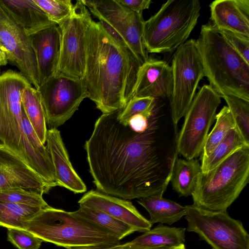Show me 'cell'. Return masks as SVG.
Listing matches in <instances>:
<instances>
[{
    "label": "cell",
    "instance_id": "1",
    "mask_svg": "<svg viewBox=\"0 0 249 249\" xmlns=\"http://www.w3.org/2000/svg\"><path fill=\"white\" fill-rule=\"evenodd\" d=\"M119 109L103 113L85 142L93 182L99 191L124 199L162 196L178 159L177 147H168L158 135L154 112L147 128L136 132L119 122Z\"/></svg>",
    "mask_w": 249,
    "mask_h": 249
},
{
    "label": "cell",
    "instance_id": "2",
    "mask_svg": "<svg viewBox=\"0 0 249 249\" xmlns=\"http://www.w3.org/2000/svg\"><path fill=\"white\" fill-rule=\"evenodd\" d=\"M85 54L83 80L89 98L103 113L124 108L133 97L142 64L93 20L86 34Z\"/></svg>",
    "mask_w": 249,
    "mask_h": 249
},
{
    "label": "cell",
    "instance_id": "3",
    "mask_svg": "<svg viewBox=\"0 0 249 249\" xmlns=\"http://www.w3.org/2000/svg\"><path fill=\"white\" fill-rule=\"evenodd\" d=\"M196 42L209 85L221 98L231 95L249 102V63L212 23L201 26Z\"/></svg>",
    "mask_w": 249,
    "mask_h": 249
},
{
    "label": "cell",
    "instance_id": "4",
    "mask_svg": "<svg viewBox=\"0 0 249 249\" xmlns=\"http://www.w3.org/2000/svg\"><path fill=\"white\" fill-rule=\"evenodd\" d=\"M24 230L43 241L68 249L78 246H116L114 235L73 213L49 206L23 224Z\"/></svg>",
    "mask_w": 249,
    "mask_h": 249
},
{
    "label": "cell",
    "instance_id": "5",
    "mask_svg": "<svg viewBox=\"0 0 249 249\" xmlns=\"http://www.w3.org/2000/svg\"><path fill=\"white\" fill-rule=\"evenodd\" d=\"M249 147L240 148L212 170L198 176L192 192L193 205L226 212L249 182Z\"/></svg>",
    "mask_w": 249,
    "mask_h": 249
},
{
    "label": "cell",
    "instance_id": "6",
    "mask_svg": "<svg viewBox=\"0 0 249 249\" xmlns=\"http://www.w3.org/2000/svg\"><path fill=\"white\" fill-rule=\"evenodd\" d=\"M198 0H168L144 21L143 41L149 53H172L185 43L196 25Z\"/></svg>",
    "mask_w": 249,
    "mask_h": 249
},
{
    "label": "cell",
    "instance_id": "7",
    "mask_svg": "<svg viewBox=\"0 0 249 249\" xmlns=\"http://www.w3.org/2000/svg\"><path fill=\"white\" fill-rule=\"evenodd\" d=\"M29 84L16 71L9 70L0 73V143L25 162V151L30 142L22 126L21 93Z\"/></svg>",
    "mask_w": 249,
    "mask_h": 249
},
{
    "label": "cell",
    "instance_id": "8",
    "mask_svg": "<svg viewBox=\"0 0 249 249\" xmlns=\"http://www.w3.org/2000/svg\"><path fill=\"white\" fill-rule=\"evenodd\" d=\"M187 231L196 233L212 249H249V235L242 223L226 212L185 206Z\"/></svg>",
    "mask_w": 249,
    "mask_h": 249
},
{
    "label": "cell",
    "instance_id": "9",
    "mask_svg": "<svg viewBox=\"0 0 249 249\" xmlns=\"http://www.w3.org/2000/svg\"><path fill=\"white\" fill-rule=\"evenodd\" d=\"M220 103L221 97L209 85L199 89L184 115L177 141L178 154L191 160L201 153Z\"/></svg>",
    "mask_w": 249,
    "mask_h": 249
},
{
    "label": "cell",
    "instance_id": "10",
    "mask_svg": "<svg viewBox=\"0 0 249 249\" xmlns=\"http://www.w3.org/2000/svg\"><path fill=\"white\" fill-rule=\"evenodd\" d=\"M172 69L173 90L170 98L172 120L175 124L185 115L204 70L196 40L191 39L178 47L174 54Z\"/></svg>",
    "mask_w": 249,
    "mask_h": 249
},
{
    "label": "cell",
    "instance_id": "11",
    "mask_svg": "<svg viewBox=\"0 0 249 249\" xmlns=\"http://www.w3.org/2000/svg\"><path fill=\"white\" fill-rule=\"evenodd\" d=\"M93 20L82 0L74 5L71 17L58 26L61 34L59 64L55 74L83 79L86 64L85 37Z\"/></svg>",
    "mask_w": 249,
    "mask_h": 249
},
{
    "label": "cell",
    "instance_id": "12",
    "mask_svg": "<svg viewBox=\"0 0 249 249\" xmlns=\"http://www.w3.org/2000/svg\"><path fill=\"white\" fill-rule=\"evenodd\" d=\"M43 106L46 124L50 128L64 124L86 98L89 97L83 79L54 74L38 89Z\"/></svg>",
    "mask_w": 249,
    "mask_h": 249
},
{
    "label": "cell",
    "instance_id": "13",
    "mask_svg": "<svg viewBox=\"0 0 249 249\" xmlns=\"http://www.w3.org/2000/svg\"><path fill=\"white\" fill-rule=\"evenodd\" d=\"M91 13L107 22L124 39L134 55L142 65L148 58L143 41L144 20L117 0H82Z\"/></svg>",
    "mask_w": 249,
    "mask_h": 249
},
{
    "label": "cell",
    "instance_id": "14",
    "mask_svg": "<svg viewBox=\"0 0 249 249\" xmlns=\"http://www.w3.org/2000/svg\"><path fill=\"white\" fill-rule=\"evenodd\" d=\"M0 49L8 62L38 89L39 86L36 55L30 36L0 3Z\"/></svg>",
    "mask_w": 249,
    "mask_h": 249
},
{
    "label": "cell",
    "instance_id": "15",
    "mask_svg": "<svg viewBox=\"0 0 249 249\" xmlns=\"http://www.w3.org/2000/svg\"><path fill=\"white\" fill-rule=\"evenodd\" d=\"M53 187L21 158L0 143V191L20 189L43 195Z\"/></svg>",
    "mask_w": 249,
    "mask_h": 249
},
{
    "label": "cell",
    "instance_id": "16",
    "mask_svg": "<svg viewBox=\"0 0 249 249\" xmlns=\"http://www.w3.org/2000/svg\"><path fill=\"white\" fill-rule=\"evenodd\" d=\"M78 202L79 206L99 210L110 215L131 226L136 231L145 232L150 230L152 226L130 201L100 191H89Z\"/></svg>",
    "mask_w": 249,
    "mask_h": 249
},
{
    "label": "cell",
    "instance_id": "17",
    "mask_svg": "<svg viewBox=\"0 0 249 249\" xmlns=\"http://www.w3.org/2000/svg\"><path fill=\"white\" fill-rule=\"evenodd\" d=\"M173 82L171 66L165 61L148 57L139 70L133 97L170 98Z\"/></svg>",
    "mask_w": 249,
    "mask_h": 249
},
{
    "label": "cell",
    "instance_id": "18",
    "mask_svg": "<svg viewBox=\"0 0 249 249\" xmlns=\"http://www.w3.org/2000/svg\"><path fill=\"white\" fill-rule=\"evenodd\" d=\"M30 37L36 55L40 86L56 72L61 51V31L57 25H54Z\"/></svg>",
    "mask_w": 249,
    "mask_h": 249
},
{
    "label": "cell",
    "instance_id": "19",
    "mask_svg": "<svg viewBox=\"0 0 249 249\" xmlns=\"http://www.w3.org/2000/svg\"><path fill=\"white\" fill-rule=\"evenodd\" d=\"M46 142L54 168L56 185L75 194L85 192L87 187L73 168L60 132L56 128L48 130Z\"/></svg>",
    "mask_w": 249,
    "mask_h": 249
},
{
    "label": "cell",
    "instance_id": "20",
    "mask_svg": "<svg viewBox=\"0 0 249 249\" xmlns=\"http://www.w3.org/2000/svg\"><path fill=\"white\" fill-rule=\"evenodd\" d=\"M212 24L249 37V0H216L210 5Z\"/></svg>",
    "mask_w": 249,
    "mask_h": 249
},
{
    "label": "cell",
    "instance_id": "21",
    "mask_svg": "<svg viewBox=\"0 0 249 249\" xmlns=\"http://www.w3.org/2000/svg\"><path fill=\"white\" fill-rule=\"evenodd\" d=\"M0 3L29 36L56 25L34 0H0Z\"/></svg>",
    "mask_w": 249,
    "mask_h": 249
},
{
    "label": "cell",
    "instance_id": "22",
    "mask_svg": "<svg viewBox=\"0 0 249 249\" xmlns=\"http://www.w3.org/2000/svg\"><path fill=\"white\" fill-rule=\"evenodd\" d=\"M138 202L150 215L149 220L153 225L156 223L172 225L186 214V208L177 202L163 198L150 196L139 199Z\"/></svg>",
    "mask_w": 249,
    "mask_h": 249
},
{
    "label": "cell",
    "instance_id": "23",
    "mask_svg": "<svg viewBox=\"0 0 249 249\" xmlns=\"http://www.w3.org/2000/svg\"><path fill=\"white\" fill-rule=\"evenodd\" d=\"M22 108L41 142H46L48 130L40 94L31 84L21 93Z\"/></svg>",
    "mask_w": 249,
    "mask_h": 249
},
{
    "label": "cell",
    "instance_id": "24",
    "mask_svg": "<svg viewBox=\"0 0 249 249\" xmlns=\"http://www.w3.org/2000/svg\"><path fill=\"white\" fill-rule=\"evenodd\" d=\"M185 230V228L170 227L160 224L128 242L148 247L171 248L184 244Z\"/></svg>",
    "mask_w": 249,
    "mask_h": 249
},
{
    "label": "cell",
    "instance_id": "25",
    "mask_svg": "<svg viewBox=\"0 0 249 249\" xmlns=\"http://www.w3.org/2000/svg\"><path fill=\"white\" fill-rule=\"evenodd\" d=\"M201 172V165L197 160L177 159L170 180L173 189L179 196L192 195Z\"/></svg>",
    "mask_w": 249,
    "mask_h": 249
},
{
    "label": "cell",
    "instance_id": "26",
    "mask_svg": "<svg viewBox=\"0 0 249 249\" xmlns=\"http://www.w3.org/2000/svg\"><path fill=\"white\" fill-rule=\"evenodd\" d=\"M246 147H249V143L236 127L231 128L208 157L201 159V172L212 170L233 153Z\"/></svg>",
    "mask_w": 249,
    "mask_h": 249
},
{
    "label": "cell",
    "instance_id": "27",
    "mask_svg": "<svg viewBox=\"0 0 249 249\" xmlns=\"http://www.w3.org/2000/svg\"><path fill=\"white\" fill-rule=\"evenodd\" d=\"M73 213L112 233L120 240L136 231L128 225L99 210L79 206V208Z\"/></svg>",
    "mask_w": 249,
    "mask_h": 249
},
{
    "label": "cell",
    "instance_id": "28",
    "mask_svg": "<svg viewBox=\"0 0 249 249\" xmlns=\"http://www.w3.org/2000/svg\"><path fill=\"white\" fill-rule=\"evenodd\" d=\"M45 209L28 205L0 202V226L7 229H23L24 222Z\"/></svg>",
    "mask_w": 249,
    "mask_h": 249
},
{
    "label": "cell",
    "instance_id": "29",
    "mask_svg": "<svg viewBox=\"0 0 249 249\" xmlns=\"http://www.w3.org/2000/svg\"><path fill=\"white\" fill-rule=\"evenodd\" d=\"M215 120V124L207 136L201 153V159L208 157L228 132L235 127L234 119L227 106H224L216 114Z\"/></svg>",
    "mask_w": 249,
    "mask_h": 249
},
{
    "label": "cell",
    "instance_id": "30",
    "mask_svg": "<svg viewBox=\"0 0 249 249\" xmlns=\"http://www.w3.org/2000/svg\"><path fill=\"white\" fill-rule=\"evenodd\" d=\"M222 98L228 105L235 127L249 143V102L231 95H225Z\"/></svg>",
    "mask_w": 249,
    "mask_h": 249
},
{
    "label": "cell",
    "instance_id": "31",
    "mask_svg": "<svg viewBox=\"0 0 249 249\" xmlns=\"http://www.w3.org/2000/svg\"><path fill=\"white\" fill-rule=\"evenodd\" d=\"M34 0L57 25L70 18L74 11V5L70 0Z\"/></svg>",
    "mask_w": 249,
    "mask_h": 249
},
{
    "label": "cell",
    "instance_id": "32",
    "mask_svg": "<svg viewBox=\"0 0 249 249\" xmlns=\"http://www.w3.org/2000/svg\"><path fill=\"white\" fill-rule=\"evenodd\" d=\"M155 99L150 97H133L124 108L119 109L118 119L124 125L128 124L129 119L137 114L150 117L154 112Z\"/></svg>",
    "mask_w": 249,
    "mask_h": 249
},
{
    "label": "cell",
    "instance_id": "33",
    "mask_svg": "<svg viewBox=\"0 0 249 249\" xmlns=\"http://www.w3.org/2000/svg\"><path fill=\"white\" fill-rule=\"evenodd\" d=\"M43 195L20 189L0 191V202L28 205L46 208L50 206L44 200Z\"/></svg>",
    "mask_w": 249,
    "mask_h": 249
},
{
    "label": "cell",
    "instance_id": "34",
    "mask_svg": "<svg viewBox=\"0 0 249 249\" xmlns=\"http://www.w3.org/2000/svg\"><path fill=\"white\" fill-rule=\"evenodd\" d=\"M7 240L18 249H39L43 242L31 232L16 228L8 229Z\"/></svg>",
    "mask_w": 249,
    "mask_h": 249
},
{
    "label": "cell",
    "instance_id": "35",
    "mask_svg": "<svg viewBox=\"0 0 249 249\" xmlns=\"http://www.w3.org/2000/svg\"><path fill=\"white\" fill-rule=\"evenodd\" d=\"M219 31L231 47L249 63V37L229 31Z\"/></svg>",
    "mask_w": 249,
    "mask_h": 249
},
{
    "label": "cell",
    "instance_id": "36",
    "mask_svg": "<svg viewBox=\"0 0 249 249\" xmlns=\"http://www.w3.org/2000/svg\"><path fill=\"white\" fill-rule=\"evenodd\" d=\"M120 3L131 10L142 14V11L148 9L152 1L151 0H117Z\"/></svg>",
    "mask_w": 249,
    "mask_h": 249
},
{
    "label": "cell",
    "instance_id": "37",
    "mask_svg": "<svg viewBox=\"0 0 249 249\" xmlns=\"http://www.w3.org/2000/svg\"><path fill=\"white\" fill-rule=\"evenodd\" d=\"M150 118L143 114H137L129 119L128 125L136 132H142L147 128Z\"/></svg>",
    "mask_w": 249,
    "mask_h": 249
},
{
    "label": "cell",
    "instance_id": "38",
    "mask_svg": "<svg viewBox=\"0 0 249 249\" xmlns=\"http://www.w3.org/2000/svg\"><path fill=\"white\" fill-rule=\"evenodd\" d=\"M111 249H170L166 247H148L135 244H131L129 242L119 244L112 247Z\"/></svg>",
    "mask_w": 249,
    "mask_h": 249
},
{
    "label": "cell",
    "instance_id": "39",
    "mask_svg": "<svg viewBox=\"0 0 249 249\" xmlns=\"http://www.w3.org/2000/svg\"><path fill=\"white\" fill-rule=\"evenodd\" d=\"M115 246L112 245H101V246H78L70 247L67 249H111Z\"/></svg>",
    "mask_w": 249,
    "mask_h": 249
},
{
    "label": "cell",
    "instance_id": "40",
    "mask_svg": "<svg viewBox=\"0 0 249 249\" xmlns=\"http://www.w3.org/2000/svg\"><path fill=\"white\" fill-rule=\"evenodd\" d=\"M0 60H7L5 55L3 52L0 49Z\"/></svg>",
    "mask_w": 249,
    "mask_h": 249
},
{
    "label": "cell",
    "instance_id": "41",
    "mask_svg": "<svg viewBox=\"0 0 249 249\" xmlns=\"http://www.w3.org/2000/svg\"><path fill=\"white\" fill-rule=\"evenodd\" d=\"M170 249H186L184 244H182L179 246L171 248Z\"/></svg>",
    "mask_w": 249,
    "mask_h": 249
},
{
    "label": "cell",
    "instance_id": "42",
    "mask_svg": "<svg viewBox=\"0 0 249 249\" xmlns=\"http://www.w3.org/2000/svg\"><path fill=\"white\" fill-rule=\"evenodd\" d=\"M7 63H8V61L7 60H0V68L1 66H5Z\"/></svg>",
    "mask_w": 249,
    "mask_h": 249
},
{
    "label": "cell",
    "instance_id": "43",
    "mask_svg": "<svg viewBox=\"0 0 249 249\" xmlns=\"http://www.w3.org/2000/svg\"><path fill=\"white\" fill-rule=\"evenodd\" d=\"M1 73V70H0V73Z\"/></svg>",
    "mask_w": 249,
    "mask_h": 249
}]
</instances>
